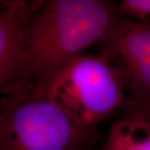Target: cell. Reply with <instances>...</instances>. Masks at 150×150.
<instances>
[{
	"label": "cell",
	"instance_id": "obj_1",
	"mask_svg": "<svg viewBox=\"0 0 150 150\" xmlns=\"http://www.w3.org/2000/svg\"><path fill=\"white\" fill-rule=\"evenodd\" d=\"M121 16L118 4L110 1L34 2L25 60L18 80L44 88L69 60L93 44L101 43Z\"/></svg>",
	"mask_w": 150,
	"mask_h": 150
},
{
	"label": "cell",
	"instance_id": "obj_2",
	"mask_svg": "<svg viewBox=\"0 0 150 150\" xmlns=\"http://www.w3.org/2000/svg\"><path fill=\"white\" fill-rule=\"evenodd\" d=\"M0 93V150L95 149L97 131L73 120L44 88L18 80Z\"/></svg>",
	"mask_w": 150,
	"mask_h": 150
},
{
	"label": "cell",
	"instance_id": "obj_3",
	"mask_svg": "<svg viewBox=\"0 0 150 150\" xmlns=\"http://www.w3.org/2000/svg\"><path fill=\"white\" fill-rule=\"evenodd\" d=\"M44 91L78 124L93 131L119 108H128L122 81L99 54L83 53L69 60L48 79Z\"/></svg>",
	"mask_w": 150,
	"mask_h": 150
},
{
	"label": "cell",
	"instance_id": "obj_4",
	"mask_svg": "<svg viewBox=\"0 0 150 150\" xmlns=\"http://www.w3.org/2000/svg\"><path fill=\"white\" fill-rule=\"evenodd\" d=\"M124 86L129 112L150 108V22L121 16L99 43Z\"/></svg>",
	"mask_w": 150,
	"mask_h": 150
},
{
	"label": "cell",
	"instance_id": "obj_5",
	"mask_svg": "<svg viewBox=\"0 0 150 150\" xmlns=\"http://www.w3.org/2000/svg\"><path fill=\"white\" fill-rule=\"evenodd\" d=\"M33 12L34 3L4 2L0 11V91L20 78Z\"/></svg>",
	"mask_w": 150,
	"mask_h": 150
},
{
	"label": "cell",
	"instance_id": "obj_6",
	"mask_svg": "<svg viewBox=\"0 0 150 150\" xmlns=\"http://www.w3.org/2000/svg\"><path fill=\"white\" fill-rule=\"evenodd\" d=\"M101 150H150V114L129 112L111 124Z\"/></svg>",
	"mask_w": 150,
	"mask_h": 150
},
{
	"label": "cell",
	"instance_id": "obj_7",
	"mask_svg": "<svg viewBox=\"0 0 150 150\" xmlns=\"http://www.w3.org/2000/svg\"><path fill=\"white\" fill-rule=\"evenodd\" d=\"M118 7L122 16L139 21L150 20V0H123Z\"/></svg>",
	"mask_w": 150,
	"mask_h": 150
},
{
	"label": "cell",
	"instance_id": "obj_8",
	"mask_svg": "<svg viewBox=\"0 0 150 150\" xmlns=\"http://www.w3.org/2000/svg\"><path fill=\"white\" fill-rule=\"evenodd\" d=\"M145 112H148L150 114V108H149V109H148V110H147V111H145Z\"/></svg>",
	"mask_w": 150,
	"mask_h": 150
},
{
	"label": "cell",
	"instance_id": "obj_9",
	"mask_svg": "<svg viewBox=\"0 0 150 150\" xmlns=\"http://www.w3.org/2000/svg\"><path fill=\"white\" fill-rule=\"evenodd\" d=\"M92 150H96V149H92Z\"/></svg>",
	"mask_w": 150,
	"mask_h": 150
}]
</instances>
